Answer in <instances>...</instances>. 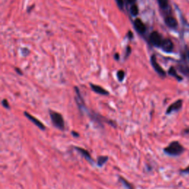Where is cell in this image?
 Instances as JSON below:
<instances>
[{
  "mask_svg": "<svg viewBox=\"0 0 189 189\" xmlns=\"http://www.w3.org/2000/svg\"><path fill=\"white\" fill-rule=\"evenodd\" d=\"M164 152L167 155H171V156H178L184 152V148L179 142L174 141L171 143L169 146L165 148Z\"/></svg>",
  "mask_w": 189,
  "mask_h": 189,
  "instance_id": "cell-1",
  "label": "cell"
},
{
  "mask_svg": "<svg viewBox=\"0 0 189 189\" xmlns=\"http://www.w3.org/2000/svg\"><path fill=\"white\" fill-rule=\"evenodd\" d=\"M50 115L52 124L57 129H60V130H64L65 125H64V120L62 115L60 113L56 112L55 111H52V110L50 111Z\"/></svg>",
  "mask_w": 189,
  "mask_h": 189,
  "instance_id": "cell-2",
  "label": "cell"
},
{
  "mask_svg": "<svg viewBox=\"0 0 189 189\" xmlns=\"http://www.w3.org/2000/svg\"><path fill=\"white\" fill-rule=\"evenodd\" d=\"M163 38L157 31H153L149 36V42L154 47H160L162 45Z\"/></svg>",
  "mask_w": 189,
  "mask_h": 189,
  "instance_id": "cell-3",
  "label": "cell"
},
{
  "mask_svg": "<svg viewBox=\"0 0 189 189\" xmlns=\"http://www.w3.org/2000/svg\"><path fill=\"white\" fill-rule=\"evenodd\" d=\"M151 64H152V66H153L154 70H155L156 71V73L159 75V76H162V77H165L166 76L165 70H164L162 68V66H161L160 64H159L158 63H157L156 56H155V55H152V57H151Z\"/></svg>",
  "mask_w": 189,
  "mask_h": 189,
  "instance_id": "cell-4",
  "label": "cell"
},
{
  "mask_svg": "<svg viewBox=\"0 0 189 189\" xmlns=\"http://www.w3.org/2000/svg\"><path fill=\"white\" fill-rule=\"evenodd\" d=\"M24 116L26 117V118L28 119V120H30V121L32 122L33 124H35V125H36L38 128H39L40 129H41V130H45V129H46V127H45V126L44 125V124L41 123V122L39 120H38L37 118H35V117H33L32 115H30V114L27 112H24Z\"/></svg>",
  "mask_w": 189,
  "mask_h": 189,
  "instance_id": "cell-5",
  "label": "cell"
},
{
  "mask_svg": "<svg viewBox=\"0 0 189 189\" xmlns=\"http://www.w3.org/2000/svg\"><path fill=\"white\" fill-rule=\"evenodd\" d=\"M134 27L140 34H144L146 31V27L141 19L137 18L134 21Z\"/></svg>",
  "mask_w": 189,
  "mask_h": 189,
  "instance_id": "cell-6",
  "label": "cell"
},
{
  "mask_svg": "<svg viewBox=\"0 0 189 189\" xmlns=\"http://www.w3.org/2000/svg\"><path fill=\"white\" fill-rule=\"evenodd\" d=\"M174 43L172 42L171 39L165 38V39H163L160 48L166 52H171L174 50Z\"/></svg>",
  "mask_w": 189,
  "mask_h": 189,
  "instance_id": "cell-7",
  "label": "cell"
},
{
  "mask_svg": "<svg viewBox=\"0 0 189 189\" xmlns=\"http://www.w3.org/2000/svg\"><path fill=\"white\" fill-rule=\"evenodd\" d=\"M182 106H183V101L182 100H178V101H175L172 104L170 105L166 110V114H171L173 112L178 111V110L181 109Z\"/></svg>",
  "mask_w": 189,
  "mask_h": 189,
  "instance_id": "cell-8",
  "label": "cell"
},
{
  "mask_svg": "<svg viewBox=\"0 0 189 189\" xmlns=\"http://www.w3.org/2000/svg\"><path fill=\"white\" fill-rule=\"evenodd\" d=\"M165 23L166 25L171 29H175L177 27L178 23L177 19L172 16H167L165 18Z\"/></svg>",
  "mask_w": 189,
  "mask_h": 189,
  "instance_id": "cell-9",
  "label": "cell"
},
{
  "mask_svg": "<svg viewBox=\"0 0 189 189\" xmlns=\"http://www.w3.org/2000/svg\"><path fill=\"white\" fill-rule=\"evenodd\" d=\"M76 149L80 153V155H81L82 157H84V158L88 161L89 162H90L91 164H93L94 163V161L92 160V157H91L90 152H89L87 150L84 149L83 148H80V147H76Z\"/></svg>",
  "mask_w": 189,
  "mask_h": 189,
  "instance_id": "cell-10",
  "label": "cell"
},
{
  "mask_svg": "<svg viewBox=\"0 0 189 189\" xmlns=\"http://www.w3.org/2000/svg\"><path fill=\"white\" fill-rule=\"evenodd\" d=\"M90 87L92 90L95 93H98L99 94H102V95H108L109 94V92L107 90H105L102 87L96 84H90Z\"/></svg>",
  "mask_w": 189,
  "mask_h": 189,
  "instance_id": "cell-11",
  "label": "cell"
},
{
  "mask_svg": "<svg viewBox=\"0 0 189 189\" xmlns=\"http://www.w3.org/2000/svg\"><path fill=\"white\" fill-rule=\"evenodd\" d=\"M75 90H76V102H77V104H78V107H79V109L80 110H84L85 109V104H84V99L82 98L81 97V94H80V91L79 90H78V87H75Z\"/></svg>",
  "mask_w": 189,
  "mask_h": 189,
  "instance_id": "cell-12",
  "label": "cell"
},
{
  "mask_svg": "<svg viewBox=\"0 0 189 189\" xmlns=\"http://www.w3.org/2000/svg\"><path fill=\"white\" fill-rule=\"evenodd\" d=\"M119 181H120V183L123 185L124 188H127V189H134V186H133V185L131 184L130 183H129V182H128L127 180L124 179V178L122 177H119Z\"/></svg>",
  "mask_w": 189,
  "mask_h": 189,
  "instance_id": "cell-13",
  "label": "cell"
},
{
  "mask_svg": "<svg viewBox=\"0 0 189 189\" xmlns=\"http://www.w3.org/2000/svg\"><path fill=\"white\" fill-rule=\"evenodd\" d=\"M108 160V157L106 156H99L98 157V160H97V164L98 166L101 167L107 162Z\"/></svg>",
  "mask_w": 189,
  "mask_h": 189,
  "instance_id": "cell-14",
  "label": "cell"
},
{
  "mask_svg": "<svg viewBox=\"0 0 189 189\" xmlns=\"http://www.w3.org/2000/svg\"><path fill=\"white\" fill-rule=\"evenodd\" d=\"M130 13L132 16H137L138 15V13H139V9H138L137 5H132V6L130 7Z\"/></svg>",
  "mask_w": 189,
  "mask_h": 189,
  "instance_id": "cell-15",
  "label": "cell"
},
{
  "mask_svg": "<svg viewBox=\"0 0 189 189\" xmlns=\"http://www.w3.org/2000/svg\"><path fill=\"white\" fill-rule=\"evenodd\" d=\"M157 2L162 10H166L169 7V0H157Z\"/></svg>",
  "mask_w": 189,
  "mask_h": 189,
  "instance_id": "cell-16",
  "label": "cell"
},
{
  "mask_svg": "<svg viewBox=\"0 0 189 189\" xmlns=\"http://www.w3.org/2000/svg\"><path fill=\"white\" fill-rule=\"evenodd\" d=\"M169 74L170 75V76H172L175 77L176 78H177L179 80H182V78L180 76H179L177 75V73L176 70H175V69L174 67H171L170 70H169Z\"/></svg>",
  "mask_w": 189,
  "mask_h": 189,
  "instance_id": "cell-17",
  "label": "cell"
},
{
  "mask_svg": "<svg viewBox=\"0 0 189 189\" xmlns=\"http://www.w3.org/2000/svg\"><path fill=\"white\" fill-rule=\"evenodd\" d=\"M117 76H118V80H120V81H123L124 77H125V73H124V71L122 70H118V73H117Z\"/></svg>",
  "mask_w": 189,
  "mask_h": 189,
  "instance_id": "cell-18",
  "label": "cell"
},
{
  "mask_svg": "<svg viewBox=\"0 0 189 189\" xmlns=\"http://www.w3.org/2000/svg\"><path fill=\"white\" fill-rule=\"evenodd\" d=\"M115 2H116L117 5H118V8H120V10H123V8L124 7L123 0H115Z\"/></svg>",
  "mask_w": 189,
  "mask_h": 189,
  "instance_id": "cell-19",
  "label": "cell"
},
{
  "mask_svg": "<svg viewBox=\"0 0 189 189\" xmlns=\"http://www.w3.org/2000/svg\"><path fill=\"white\" fill-rule=\"evenodd\" d=\"M131 52H132V48H131L130 46H128L126 48V53H125V58L126 59H128V57L130 55Z\"/></svg>",
  "mask_w": 189,
  "mask_h": 189,
  "instance_id": "cell-20",
  "label": "cell"
},
{
  "mask_svg": "<svg viewBox=\"0 0 189 189\" xmlns=\"http://www.w3.org/2000/svg\"><path fill=\"white\" fill-rule=\"evenodd\" d=\"M2 106H4L5 108H6V109H10L9 103H8V100H7V99H4V100H3L2 102Z\"/></svg>",
  "mask_w": 189,
  "mask_h": 189,
  "instance_id": "cell-21",
  "label": "cell"
},
{
  "mask_svg": "<svg viewBox=\"0 0 189 189\" xmlns=\"http://www.w3.org/2000/svg\"><path fill=\"white\" fill-rule=\"evenodd\" d=\"M22 55H24V56H26V55H27L30 53V50L27 48H22Z\"/></svg>",
  "mask_w": 189,
  "mask_h": 189,
  "instance_id": "cell-22",
  "label": "cell"
},
{
  "mask_svg": "<svg viewBox=\"0 0 189 189\" xmlns=\"http://www.w3.org/2000/svg\"><path fill=\"white\" fill-rule=\"evenodd\" d=\"M126 1H127V2L128 3V4L134 5V3H135L136 0H126Z\"/></svg>",
  "mask_w": 189,
  "mask_h": 189,
  "instance_id": "cell-23",
  "label": "cell"
},
{
  "mask_svg": "<svg viewBox=\"0 0 189 189\" xmlns=\"http://www.w3.org/2000/svg\"><path fill=\"white\" fill-rule=\"evenodd\" d=\"M128 37H129V39H132L133 38V33L132 31H129V32H128Z\"/></svg>",
  "mask_w": 189,
  "mask_h": 189,
  "instance_id": "cell-24",
  "label": "cell"
},
{
  "mask_svg": "<svg viewBox=\"0 0 189 189\" xmlns=\"http://www.w3.org/2000/svg\"><path fill=\"white\" fill-rule=\"evenodd\" d=\"M72 134H73L74 137H79V134H78V132H75V131H73V132H72Z\"/></svg>",
  "mask_w": 189,
  "mask_h": 189,
  "instance_id": "cell-25",
  "label": "cell"
},
{
  "mask_svg": "<svg viewBox=\"0 0 189 189\" xmlns=\"http://www.w3.org/2000/svg\"><path fill=\"white\" fill-rule=\"evenodd\" d=\"M15 70L16 71L17 73H19V75H20V76H22V72L19 69V68H15Z\"/></svg>",
  "mask_w": 189,
  "mask_h": 189,
  "instance_id": "cell-26",
  "label": "cell"
},
{
  "mask_svg": "<svg viewBox=\"0 0 189 189\" xmlns=\"http://www.w3.org/2000/svg\"><path fill=\"white\" fill-rule=\"evenodd\" d=\"M119 59H120V55H119V53H118V52H117V53L115 54V60L118 61Z\"/></svg>",
  "mask_w": 189,
  "mask_h": 189,
  "instance_id": "cell-27",
  "label": "cell"
},
{
  "mask_svg": "<svg viewBox=\"0 0 189 189\" xmlns=\"http://www.w3.org/2000/svg\"><path fill=\"white\" fill-rule=\"evenodd\" d=\"M182 172H184V173H187V174H189V167L187 168V169H185V170H183Z\"/></svg>",
  "mask_w": 189,
  "mask_h": 189,
  "instance_id": "cell-28",
  "label": "cell"
},
{
  "mask_svg": "<svg viewBox=\"0 0 189 189\" xmlns=\"http://www.w3.org/2000/svg\"><path fill=\"white\" fill-rule=\"evenodd\" d=\"M187 55H188V56H187V57H188V59H189V50L188 51V52H187Z\"/></svg>",
  "mask_w": 189,
  "mask_h": 189,
  "instance_id": "cell-29",
  "label": "cell"
}]
</instances>
